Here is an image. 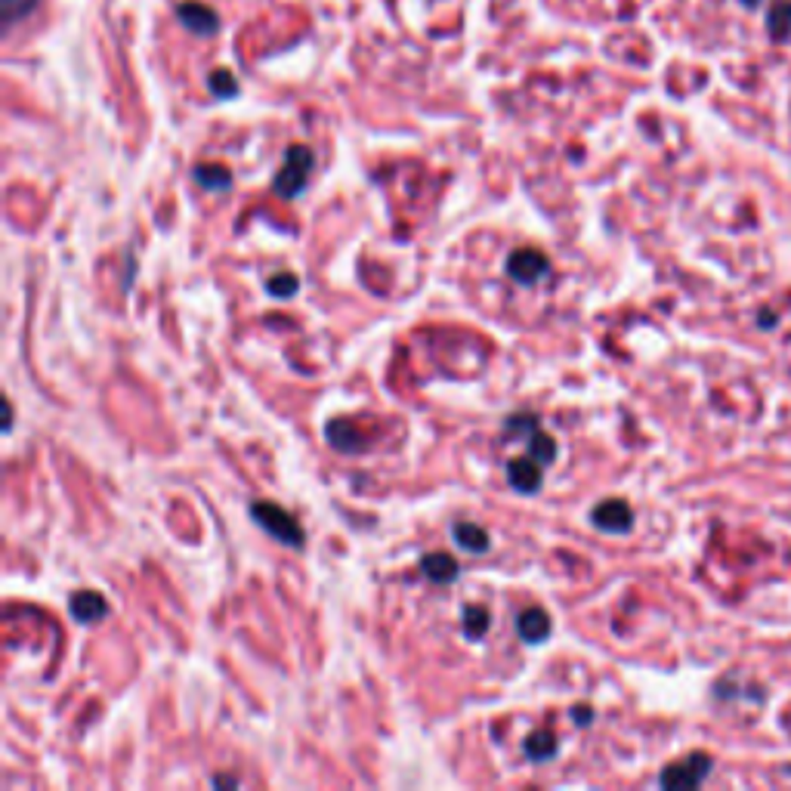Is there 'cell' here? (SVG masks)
<instances>
[{"instance_id":"4fadbf2b","label":"cell","mask_w":791,"mask_h":791,"mask_svg":"<svg viewBox=\"0 0 791 791\" xmlns=\"http://www.w3.org/2000/svg\"><path fill=\"white\" fill-rule=\"evenodd\" d=\"M192 177H195L198 186H204L207 192H223V189L233 186V173H229L223 164H198L195 171H192Z\"/></svg>"},{"instance_id":"ba28073f","label":"cell","mask_w":791,"mask_h":791,"mask_svg":"<svg viewBox=\"0 0 791 791\" xmlns=\"http://www.w3.org/2000/svg\"><path fill=\"white\" fill-rule=\"evenodd\" d=\"M325 439H328V442H331L338 452H349V454H356V452H362V449H365V436L359 433L353 421H343V418L328 421V427H325Z\"/></svg>"},{"instance_id":"7402d4cb","label":"cell","mask_w":791,"mask_h":791,"mask_svg":"<svg viewBox=\"0 0 791 791\" xmlns=\"http://www.w3.org/2000/svg\"><path fill=\"white\" fill-rule=\"evenodd\" d=\"M213 786H238V782H235V779H223V776H217V779H213Z\"/></svg>"},{"instance_id":"44dd1931","label":"cell","mask_w":791,"mask_h":791,"mask_svg":"<svg viewBox=\"0 0 791 791\" xmlns=\"http://www.w3.org/2000/svg\"><path fill=\"white\" fill-rule=\"evenodd\" d=\"M572 721L578 723V726L594 723V708H590V705H575V708H572Z\"/></svg>"},{"instance_id":"3957f363","label":"cell","mask_w":791,"mask_h":791,"mask_svg":"<svg viewBox=\"0 0 791 791\" xmlns=\"http://www.w3.org/2000/svg\"><path fill=\"white\" fill-rule=\"evenodd\" d=\"M711 773V757L708 755H690L683 757V761L671 764L665 773L659 776V782L665 788H696L702 786V779H705Z\"/></svg>"},{"instance_id":"7a4b0ae2","label":"cell","mask_w":791,"mask_h":791,"mask_svg":"<svg viewBox=\"0 0 791 791\" xmlns=\"http://www.w3.org/2000/svg\"><path fill=\"white\" fill-rule=\"evenodd\" d=\"M251 516L257 519L260 529H266L269 535H273V538L282 541V545H287V547H303V538H307V535H303L300 523H297V519H294L291 514H287L285 507L266 505V501H254V505H251Z\"/></svg>"},{"instance_id":"9c48e42d","label":"cell","mask_w":791,"mask_h":791,"mask_svg":"<svg viewBox=\"0 0 791 791\" xmlns=\"http://www.w3.org/2000/svg\"><path fill=\"white\" fill-rule=\"evenodd\" d=\"M68 612L75 615L78 621H84V625H93V621H99L102 615L109 612V603L102 600L99 594H93V590H81V594L71 597Z\"/></svg>"},{"instance_id":"d6986e66","label":"cell","mask_w":791,"mask_h":791,"mask_svg":"<svg viewBox=\"0 0 791 791\" xmlns=\"http://www.w3.org/2000/svg\"><path fill=\"white\" fill-rule=\"evenodd\" d=\"M770 31L776 37H788L791 35V4L788 0H782V4L773 6L770 13Z\"/></svg>"},{"instance_id":"8992f818","label":"cell","mask_w":791,"mask_h":791,"mask_svg":"<svg viewBox=\"0 0 791 791\" xmlns=\"http://www.w3.org/2000/svg\"><path fill=\"white\" fill-rule=\"evenodd\" d=\"M541 479H545V474H541V464L532 454L529 458L507 461V483L514 485L519 494H535L541 489Z\"/></svg>"},{"instance_id":"30bf717a","label":"cell","mask_w":791,"mask_h":791,"mask_svg":"<svg viewBox=\"0 0 791 791\" xmlns=\"http://www.w3.org/2000/svg\"><path fill=\"white\" fill-rule=\"evenodd\" d=\"M516 634L523 637L526 643H541L545 637L550 634V619L545 609H538V606H532V609H526L523 615L516 619Z\"/></svg>"},{"instance_id":"6da1fadb","label":"cell","mask_w":791,"mask_h":791,"mask_svg":"<svg viewBox=\"0 0 791 791\" xmlns=\"http://www.w3.org/2000/svg\"><path fill=\"white\" fill-rule=\"evenodd\" d=\"M313 164H316V158H313V151H309L307 146H291V149H287L282 171H278V177L273 182L276 195L278 198H297L300 192L307 189V180H309V173H313Z\"/></svg>"},{"instance_id":"277c9868","label":"cell","mask_w":791,"mask_h":791,"mask_svg":"<svg viewBox=\"0 0 791 791\" xmlns=\"http://www.w3.org/2000/svg\"><path fill=\"white\" fill-rule=\"evenodd\" d=\"M550 260L535 247H519L507 257V276L519 285H538L547 276Z\"/></svg>"},{"instance_id":"7c38bea8","label":"cell","mask_w":791,"mask_h":791,"mask_svg":"<svg viewBox=\"0 0 791 791\" xmlns=\"http://www.w3.org/2000/svg\"><path fill=\"white\" fill-rule=\"evenodd\" d=\"M452 535H454V545L470 550V554H485L489 545H492L489 532H485L483 526H476V523H454Z\"/></svg>"},{"instance_id":"2e32d148","label":"cell","mask_w":791,"mask_h":791,"mask_svg":"<svg viewBox=\"0 0 791 791\" xmlns=\"http://www.w3.org/2000/svg\"><path fill=\"white\" fill-rule=\"evenodd\" d=\"M489 630V609L485 606H467L464 609V637L467 640H479Z\"/></svg>"},{"instance_id":"e0dca14e","label":"cell","mask_w":791,"mask_h":791,"mask_svg":"<svg viewBox=\"0 0 791 791\" xmlns=\"http://www.w3.org/2000/svg\"><path fill=\"white\" fill-rule=\"evenodd\" d=\"M207 87H211L213 96H223V99H233V96L238 93V84H235L233 71H226V68L211 71V78H207Z\"/></svg>"},{"instance_id":"603a6c76","label":"cell","mask_w":791,"mask_h":791,"mask_svg":"<svg viewBox=\"0 0 791 791\" xmlns=\"http://www.w3.org/2000/svg\"><path fill=\"white\" fill-rule=\"evenodd\" d=\"M761 318H764V322H761L764 328H773V313H764Z\"/></svg>"},{"instance_id":"ac0fdd59","label":"cell","mask_w":791,"mask_h":791,"mask_svg":"<svg viewBox=\"0 0 791 791\" xmlns=\"http://www.w3.org/2000/svg\"><path fill=\"white\" fill-rule=\"evenodd\" d=\"M297 287H300L297 276H291V273H282V276H276V278H269V282H266V291L273 294V297H278V300L294 297V294H297Z\"/></svg>"},{"instance_id":"5bb4252c","label":"cell","mask_w":791,"mask_h":791,"mask_svg":"<svg viewBox=\"0 0 791 791\" xmlns=\"http://www.w3.org/2000/svg\"><path fill=\"white\" fill-rule=\"evenodd\" d=\"M526 442H529V454H532L535 461H538L541 467H547V464H554V461H557V442H554V436H547L541 427H535L532 433L526 436Z\"/></svg>"},{"instance_id":"ffe728a7","label":"cell","mask_w":791,"mask_h":791,"mask_svg":"<svg viewBox=\"0 0 791 791\" xmlns=\"http://www.w3.org/2000/svg\"><path fill=\"white\" fill-rule=\"evenodd\" d=\"M37 0H0V13H4V22L13 26V22L26 19V16L35 10Z\"/></svg>"},{"instance_id":"9a60e30c","label":"cell","mask_w":791,"mask_h":791,"mask_svg":"<svg viewBox=\"0 0 791 791\" xmlns=\"http://www.w3.org/2000/svg\"><path fill=\"white\" fill-rule=\"evenodd\" d=\"M557 748H559L557 736L550 730H538L526 739V757H529V761H550V757L557 755Z\"/></svg>"},{"instance_id":"52a82bcc","label":"cell","mask_w":791,"mask_h":791,"mask_svg":"<svg viewBox=\"0 0 791 791\" xmlns=\"http://www.w3.org/2000/svg\"><path fill=\"white\" fill-rule=\"evenodd\" d=\"M177 16H180L182 26H186L189 31H195V35H202V37L217 35V28H220L217 13H213L211 6H204V4H192V0H189V4H180Z\"/></svg>"},{"instance_id":"8fae6325","label":"cell","mask_w":791,"mask_h":791,"mask_svg":"<svg viewBox=\"0 0 791 791\" xmlns=\"http://www.w3.org/2000/svg\"><path fill=\"white\" fill-rule=\"evenodd\" d=\"M421 572L427 575L430 581H436V585H449V581L458 578L461 566H458V559L449 554H427L421 559Z\"/></svg>"},{"instance_id":"5b68a950","label":"cell","mask_w":791,"mask_h":791,"mask_svg":"<svg viewBox=\"0 0 791 791\" xmlns=\"http://www.w3.org/2000/svg\"><path fill=\"white\" fill-rule=\"evenodd\" d=\"M590 523H594L600 532L625 535V532H630V526H634V514H630V507L625 505V501L612 498V501H603V505H597L594 510H590Z\"/></svg>"}]
</instances>
